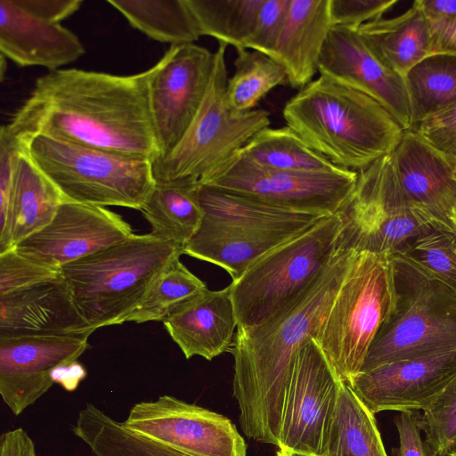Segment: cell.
<instances>
[{"mask_svg":"<svg viewBox=\"0 0 456 456\" xmlns=\"http://www.w3.org/2000/svg\"><path fill=\"white\" fill-rule=\"evenodd\" d=\"M72 432L94 456H192L126 427L92 403L78 411Z\"/></svg>","mask_w":456,"mask_h":456,"instance_id":"29","label":"cell"},{"mask_svg":"<svg viewBox=\"0 0 456 456\" xmlns=\"http://www.w3.org/2000/svg\"><path fill=\"white\" fill-rule=\"evenodd\" d=\"M394 422L399 436V446L393 449L394 456H430L411 412H400Z\"/></svg>","mask_w":456,"mask_h":456,"instance_id":"45","label":"cell"},{"mask_svg":"<svg viewBox=\"0 0 456 456\" xmlns=\"http://www.w3.org/2000/svg\"><path fill=\"white\" fill-rule=\"evenodd\" d=\"M239 153L252 164L264 168L306 173L335 172L343 169L311 149L287 126L262 129L239 151Z\"/></svg>","mask_w":456,"mask_h":456,"instance_id":"31","label":"cell"},{"mask_svg":"<svg viewBox=\"0 0 456 456\" xmlns=\"http://www.w3.org/2000/svg\"><path fill=\"white\" fill-rule=\"evenodd\" d=\"M207 289L206 284L177 258L158 276L126 322H163L181 305Z\"/></svg>","mask_w":456,"mask_h":456,"instance_id":"36","label":"cell"},{"mask_svg":"<svg viewBox=\"0 0 456 456\" xmlns=\"http://www.w3.org/2000/svg\"><path fill=\"white\" fill-rule=\"evenodd\" d=\"M325 456H387L374 414L343 381Z\"/></svg>","mask_w":456,"mask_h":456,"instance_id":"32","label":"cell"},{"mask_svg":"<svg viewBox=\"0 0 456 456\" xmlns=\"http://www.w3.org/2000/svg\"><path fill=\"white\" fill-rule=\"evenodd\" d=\"M67 201L20 146L12 191V238L15 246L47 225Z\"/></svg>","mask_w":456,"mask_h":456,"instance_id":"27","label":"cell"},{"mask_svg":"<svg viewBox=\"0 0 456 456\" xmlns=\"http://www.w3.org/2000/svg\"><path fill=\"white\" fill-rule=\"evenodd\" d=\"M122 423L192 456H247V445L226 417L173 395L140 402Z\"/></svg>","mask_w":456,"mask_h":456,"instance_id":"14","label":"cell"},{"mask_svg":"<svg viewBox=\"0 0 456 456\" xmlns=\"http://www.w3.org/2000/svg\"><path fill=\"white\" fill-rule=\"evenodd\" d=\"M357 250L339 247L301 297L256 330L236 331L233 395L243 433L279 447L281 418L295 358L317 340Z\"/></svg>","mask_w":456,"mask_h":456,"instance_id":"2","label":"cell"},{"mask_svg":"<svg viewBox=\"0 0 456 456\" xmlns=\"http://www.w3.org/2000/svg\"><path fill=\"white\" fill-rule=\"evenodd\" d=\"M411 129L438 151L456 159V102L425 117Z\"/></svg>","mask_w":456,"mask_h":456,"instance_id":"43","label":"cell"},{"mask_svg":"<svg viewBox=\"0 0 456 456\" xmlns=\"http://www.w3.org/2000/svg\"><path fill=\"white\" fill-rule=\"evenodd\" d=\"M290 0H264L246 49L271 56L283 28Z\"/></svg>","mask_w":456,"mask_h":456,"instance_id":"41","label":"cell"},{"mask_svg":"<svg viewBox=\"0 0 456 456\" xmlns=\"http://www.w3.org/2000/svg\"><path fill=\"white\" fill-rule=\"evenodd\" d=\"M163 324L186 359L201 356L208 361L231 352L237 320L230 285L209 290L176 308Z\"/></svg>","mask_w":456,"mask_h":456,"instance_id":"22","label":"cell"},{"mask_svg":"<svg viewBox=\"0 0 456 456\" xmlns=\"http://www.w3.org/2000/svg\"><path fill=\"white\" fill-rule=\"evenodd\" d=\"M86 376L84 367L77 362L58 367L53 372L54 383L60 384L65 390L74 391Z\"/></svg>","mask_w":456,"mask_h":456,"instance_id":"48","label":"cell"},{"mask_svg":"<svg viewBox=\"0 0 456 456\" xmlns=\"http://www.w3.org/2000/svg\"><path fill=\"white\" fill-rule=\"evenodd\" d=\"M392 257L396 305L376 335L362 372L456 349V290L400 256Z\"/></svg>","mask_w":456,"mask_h":456,"instance_id":"8","label":"cell"},{"mask_svg":"<svg viewBox=\"0 0 456 456\" xmlns=\"http://www.w3.org/2000/svg\"><path fill=\"white\" fill-rule=\"evenodd\" d=\"M86 338H0V395L20 415L54 384L53 372L77 361L87 349Z\"/></svg>","mask_w":456,"mask_h":456,"instance_id":"17","label":"cell"},{"mask_svg":"<svg viewBox=\"0 0 456 456\" xmlns=\"http://www.w3.org/2000/svg\"><path fill=\"white\" fill-rule=\"evenodd\" d=\"M134 28L171 45L192 44L201 36L187 0H108Z\"/></svg>","mask_w":456,"mask_h":456,"instance_id":"30","label":"cell"},{"mask_svg":"<svg viewBox=\"0 0 456 456\" xmlns=\"http://www.w3.org/2000/svg\"><path fill=\"white\" fill-rule=\"evenodd\" d=\"M392 256L456 290V233L428 229Z\"/></svg>","mask_w":456,"mask_h":456,"instance_id":"37","label":"cell"},{"mask_svg":"<svg viewBox=\"0 0 456 456\" xmlns=\"http://www.w3.org/2000/svg\"><path fill=\"white\" fill-rule=\"evenodd\" d=\"M277 456H303V455H297V454H294V453H290V452H287L279 450L277 452Z\"/></svg>","mask_w":456,"mask_h":456,"instance_id":"50","label":"cell"},{"mask_svg":"<svg viewBox=\"0 0 456 456\" xmlns=\"http://www.w3.org/2000/svg\"><path fill=\"white\" fill-rule=\"evenodd\" d=\"M454 175H455V177H456V169H455V173H454Z\"/></svg>","mask_w":456,"mask_h":456,"instance_id":"54","label":"cell"},{"mask_svg":"<svg viewBox=\"0 0 456 456\" xmlns=\"http://www.w3.org/2000/svg\"><path fill=\"white\" fill-rule=\"evenodd\" d=\"M357 172L306 173L257 167L239 151L208 176L202 184L241 194L281 208L329 216L351 195Z\"/></svg>","mask_w":456,"mask_h":456,"instance_id":"11","label":"cell"},{"mask_svg":"<svg viewBox=\"0 0 456 456\" xmlns=\"http://www.w3.org/2000/svg\"><path fill=\"white\" fill-rule=\"evenodd\" d=\"M344 230L338 213L279 245L230 284L238 332L278 319L307 290L338 248Z\"/></svg>","mask_w":456,"mask_h":456,"instance_id":"5","label":"cell"},{"mask_svg":"<svg viewBox=\"0 0 456 456\" xmlns=\"http://www.w3.org/2000/svg\"><path fill=\"white\" fill-rule=\"evenodd\" d=\"M339 246L393 255L435 226L414 209L399 185L393 153L357 172L355 186L338 212Z\"/></svg>","mask_w":456,"mask_h":456,"instance_id":"10","label":"cell"},{"mask_svg":"<svg viewBox=\"0 0 456 456\" xmlns=\"http://www.w3.org/2000/svg\"><path fill=\"white\" fill-rule=\"evenodd\" d=\"M133 234L130 224L106 208L65 201L47 225L14 248L28 258L60 269Z\"/></svg>","mask_w":456,"mask_h":456,"instance_id":"15","label":"cell"},{"mask_svg":"<svg viewBox=\"0 0 456 456\" xmlns=\"http://www.w3.org/2000/svg\"><path fill=\"white\" fill-rule=\"evenodd\" d=\"M227 46L219 43L214 53L206 95L187 132L169 154L152 162L155 183L200 180L236 154L256 134L269 126L270 114L265 110L236 113L229 108L225 97Z\"/></svg>","mask_w":456,"mask_h":456,"instance_id":"9","label":"cell"},{"mask_svg":"<svg viewBox=\"0 0 456 456\" xmlns=\"http://www.w3.org/2000/svg\"><path fill=\"white\" fill-rule=\"evenodd\" d=\"M61 274L60 269L28 258L15 248L0 254V296L22 289Z\"/></svg>","mask_w":456,"mask_h":456,"instance_id":"40","label":"cell"},{"mask_svg":"<svg viewBox=\"0 0 456 456\" xmlns=\"http://www.w3.org/2000/svg\"><path fill=\"white\" fill-rule=\"evenodd\" d=\"M357 31L378 59L404 80L431 54L429 24L417 0L403 13L369 21Z\"/></svg>","mask_w":456,"mask_h":456,"instance_id":"26","label":"cell"},{"mask_svg":"<svg viewBox=\"0 0 456 456\" xmlns=\"http://www.w3.org/2000/svg\"><path fill=\"white\" fill-rule=\"evenodd\" d=\"M197 195L204 212L202 221L218 225L302 232L325 217L281 208L200 182Z\"/></svg>","mask_w":456,"mask_h":456,"instance_id":"25","label":"cell"},{"mask_svg":"<svg viewBox=\"0 0 456 456\" xmlns=\"http://www.w3.org/2000/svg\"><path fill=\"white\" fill-rule=\"evenodd\" d=\"M341 382L315 339L299 350L287 389L279 450L325 456Z\"/></svg>","mask_w":456,"mask_h":456,"instance_id":"12","label":"cell"},{"mask_svg":"<svg viewBox=\"0 0 456 456\" xmlns=\"http://www.w3.org/2000/svg\"><path fill=\"white\" fill-rule=\"evenodd\" d=\"M95 331L77 311L61 276L0 296V338H86Z\"/></svg>","mask_w":456,"mask_h":456,"instance_id":"20","label":"cell"},{"mask_svg":"<svg viewBox=\"0 0 456 456\" xmlns=\"http://www.w3.org/2000/svg\"><path fill=\"white\" fill-rule=\"evenodd\" d=\"M0 51L20 67L39 66L50 71L85 53L72 31L33 17L13 0H0Z\"/></svg>","mask_w":456,"mask_h":456,"instance_id":"21","label":"cell"},{"mask_svg":"<svg viewBox=\"0 0 456 456\" xmlns=\"http://www.w3.org/2000/svg\"><path fill=\"white\" fill-rule=\"evenodd\" d=\"M428 20L456 18V0H417Z\"/></svg>","mask_w":456,"mask_h":456,"instance_id":"49","label":"cell"},{"mask_svg":"<svg viewBox=\"0 0 456 456\" xmlns=\"http://www.w3.org/2000/svg\"><path fill=\"white\" fill-rule=\"evenodd\" d=\"M397 0H330V12L334 26L358 29L362 25L382 18Z\"/></svg>","mask_w":456,"mask_h":456,"instance_id":"42","label":"cell"},{"mask_svg":"<svg viewBox=\"0 0 456 456\" xmlns=\"http://www.w3.org/2000/svg\"><path fill=\"white\" fill-rule=\"evenodd\" d=\"M456 378V349L402 360L360 373L349 385L373 413L428 408Z\"/></svg>","mask_w":456,"mask_h":456,"instance_id":"16","label":"cell"},{"mask_svg":"<svg viewBox=\"0 0 456 456\" xmlns=\"http://www.w3.org/2000/svg\"><path fill=\"white\" fill-rule=\"evenodd\" d=\"M183 248L151 232L126 240L60 268L73 302L94 330L122 324L158 276Z\"/></svg>","mask_w":456,"mask_h":456,"instance_id":"4","label":"cell"},{"mask_svg":"<svg viewBox=\"0 0 456 456\" xmlns=\"http://www.w3.org/2000/svg\"><path fill=\"white\" fill-rule=\"evenodd\" d=\"M451 222L456 231V210L454 211V213L452 214V216L451 217Z\"/></svg>","mask_w":456,"mask_h":456,"instance_id":"51","label":"cell"},{"mask_svg":"<svg viewBox=\"0 0 456 456\" xmlns=\"http://www.w3.org/2000/svg\"><path fill=\"white\" fill-rule=\"evenodd\" d=\"M151 73L50 71L3 126L18 143L44 135L153 162L159 149L149 102Z\"/></svg>","mask_w":456,"mask_h":456,"instance_id":"1","label":"cell"},{"mask_svg":"<svg viewBox=\"0 0 456 456\" xmlns=\"http://www.w3.org/2000/svg\"><path fill=\"white\" fill-rule=\"evenodd\" d=\"M213 66L214 53L192 43L171 45L151 68L149 102L159 149L156 159L169 154L187 132L206 95Z\"/></svg>","mask_w":456,"mask_h":456,"instance_id":"13","label":"cell"},{"mask_svg":"<svg viewBox=\"0 0 456 456\" xmlns=\"http://www.w3.org/2000/svg\"><path fill=\"white\" fill-rule=\"evenodd\" d=\"M282 115L311 149L355 172L393 153L404 132L377 101L322 74L287 102Z\"/></svg>","mask_w":456,"mask_h":456,"instance_id":"3","label":"cell"},{"mask_svg":"<svg viewBox=\"0 0 456 456\" xmlns=\"http://www.w3.org/2000/svg\"><path fill=\"white\" fill-rule=\"evenodd\" d=\"M20 144L0 129V254L14 248L12 238V206L15 162Z\"/></svg>","mask_w":456,"mask_h":456,"instance_id":"39","label":"cell"},{"mask_svg":"<svg viewBox=\"0 0 456 456\" xmlns=\"http://www.w3.org/2000/svg\"><path fill=\"white\" fill-rule=\"evenodd\" d=\"M334 27L330 0H290L281 35L271 54L287 76V84L301 89L312 82L327 37Z\"/></svg>","mask_w":456,"mask_h":456,"instance_id":"23","label":"cell"},{"mask_svg":"<svg viewBox=\"0 0 456 456\" xmlns=\"http://www.w3.org/2000/svg\"><path fill=\"white\" fill-rule=\"evenodd\" d=\"M449 452L451 453L452 456H456V445L453 446L450 451Z\"/></svg>","mask_w":456,"mask_h":456,"instance_id":"52","label":"cell"},{"mask_svg":"<svg viewBox=\"0 0 456 456\" xmlns=\"http://www.w3.org/2000/svg\"><path fill=\"white\" fill-rule=\"evenodd\" d=\"M15 4L33 17L52 24L75 13L82 4L81 0H13Z\"/></svg>","mask_w":456,"mask_h":456,"instance_id":"44","label":"cell"},{"mask_svg":"<svg viewBox=\"0 0 456 456\" xmlns=\"http://www.w3.org/2000/svg\"><path fill=\"white\" fill-rule=\"evenodd\" d=\"M318 71L377 101L403 130L412 128L405 80L378 59L356 29L341 26L331 28Z\"/></svg>","mask_w":456,"mask_h":456,"instance_id":"18","label":"cell"},{"mask_svg":"<svg viewBox=\"0 0 456 456\" xmlns=\"http://www.w3.org/2000/svg\"><path fill=\"white\" fill-rule=\"evenodd\" d=\"M425 434L430 456L447 452L456 445V378L439 394L435 401L414 417Z\"/></svg>","mask_w":456,"mask_h":456,"instance_id":"38","label":"cell"},{"mask_svg":"<svg viewBox=\"0 0 456 456\" xmlns=\"http://www.w3.org/2000/svg\"><path fill=\"white\" fill-rule=\"evenodd\" d=\"M302 232L251 230L202 221L183 247V254L223 268L236 281L262 256Z\"/></svg>","mask_w":456,"mask_h":456,"instance_id":"24","label":"cell"},{"mask_svg":"<svg viewBox=\"0 0 456 456\" xmlns=\"http://www.w3.org/2000/svg\"><path fill=\"white\" fill-rule=\"evenodd\" d=\"M402 192L411 206L437 229L456 233L451 217L456 210V159L404 130L393 152Z\"/></svg>","mask_w":456,"mask_h":456,"instance_id":"19","label":"cell"},{"mask_svg":"<svg viewBox=\"0 0 456 456\" xmlns=\"http://www.w3.org/2000/svg\"><path fill=\"white\" fill-rule=\"evenodd\" d=\"M436 456H452V455L449 452H447L437 453Z\"/></svg>","mask_w":456,"mask_h":456,"instance_id":"53","label":"cell"},{"mask_svg":"<svg viewBox=\"0 0 456 456\" xmlns=\"http://www.w3.org/2000/svg\"><path fill=\"white\" fill-rule=\"evenodd\" d=\"M0 456H37L36 445L23 428L12 429L1 436Z\"/></svg>","mask_w":456,"mask_h":456,"instance_id":"47","label":"cell"},{"mask_svg":"<svg viewBox=\"0 0 456 456\" xmlns=\"http://www.w3.org/2000/svg\"><path fill=\"white\" fill-rule=\"evenodd\" d=\"M19 144L67 201L140 210L155 186L149 159L44 135Z\"/></svg>","mask_w":456,"mask_h":456,"instance_id":"6","label":"cell"},{"mask_svg":"<svg viewBox=\"0 0 456 456\" xmlns=\"http://www.w3.org/2000/svg\"><path fill=\"white\" fill-rule=\"evenodd\" d=\"M234 73L228 78L226 102L236 113L255 110L257 103L273 88L287 84L282 67L266 54L247 49L238 50Z\"/></svg>","mask_w":456,"mask_h":456,"instance_id":"35","label":"cell"},{"mask_svg":"<svg viewBox=\"0 0 456 456\" xmlns=\"http://www.w3.org/2000/svg\"><path fill=\"white\" fill-rule=\"evenodd\" d=\"M405 82L414 126L456 102V55L428 56L408 73Z\"/></svg>","mask_w":456,"mask_h":456,"instance_id":"33","label":"cell"},{"mask_svg":"<svg viewBox=\"0 0 456 456\" xmlns=\"http://www.w3.org/2000/svg\"><path fill=\"white\" fill-rule=\"evenodd\" d=\"M428 21L430 32V55H456V18Z\"/></svg>","mask_w":456,"mask_h":456,"instance_id":"46","label":"cell"},{"mask_svg":"<svg viewBox=\"0 0 456 456\" xmlns=\"http://www.w3.org/2000/svg\"><path fill=\"white\" fill-rule=\"evenodd\" d=\"M199 180L155 183L140 209L151 233L183 248L200 228L204 212L197 195Z\"/></svg>","mask_w":456,"mask_h":456,"instance_id":"28","label":"cell"},{"mask_svg":"<svg viewBox=\"0 0 456 456\" xmlns=\"http://www.w3.org/2000/svg\"><path fill=\"white\" fill-rule=\"evenodd\" d=\"M397 302L389 254L357 251L317 338L338 378L350 384Z\"/></svg>","mask_w":456,"mask_h":456,"instance_id":"7","label":"cell"},{"mask_svg":"<svg viewBox=\"0 0 456 456\" xmlns=\"http://www.w3.org/2000/svg\"><path fill=\"white\" fill-rule=\"evenodd\" d=\"M201 36L246 49L264 0H187Z\"/></svg>","mask_w":456,"mask_h":456,"instance_id":"34","label":"cell"}]
</instances>
